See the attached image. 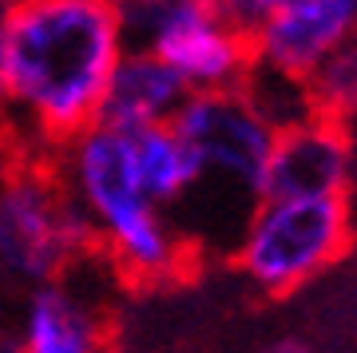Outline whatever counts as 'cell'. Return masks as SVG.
<instances>
[{"mask_svg":"<svg viewBox=\"0 0 357 353\" xmlns=\"http://www.w3.org/2000/svg\"><path fill=\"white\" fill-rule=\"evenodd\" d=\"M262 353H318L314 350V341L302 338V333H278V338H270L262 345Z\"/></svg>","mask_w":357,"mask_h":353,"instance_id":"obj_15","label":"cell"},{"mask_svg":"<svg viewBox=\"0 0 357 353\" xmlns=\"http://www.w3.org/2000/svg\"><path fill=\"white\" fill-rule=\"evenodd\" d=\"M310 96L321 115H333L342 123L357 119V32L310 76Z\"/></svg>","mask_w":357,"mask_h":353,"instance_id":"obj_13","label":"cell"},{"mask_svg":"<svg viewBox=\"0 0 357 353\" xmlns=\"http://www.w3.org/2000/svg\"><path fill=\"white\" fill-rule=\"evenodd\" d=\"M171 127L187 143V151L199 167V183L187 195V202L218 195V199H234V206L250 211L262 190L274 127L246 100V91H191L178 115L171 119Z\"/></svg>","mask_w":357,"mask_h":353,"instance_id":"obj_5","label":"cell"},{"mask_svg":"<svg viewBox=\"0 0 357 353\" xmlns=\"http://www.w3.org/2000/svg\"><path fill=\"white\" fill-rule=\"evenodd\" d=\"M354 183V131L333 115H306L274 131L258 199H345Z\"/></svg>","mask_w":357,"mask_h":353,"instance_id":"obj_8","label":"cell"},{"mask_svg":"<svg viewBox=\"0 0 357 353\" xmlns=\"http://www.w3.org/2000/svg\"><path fill=\"white\" fill-rule=\"evenodd\" d=\"M270 4H274V0H203L206 13L215 16V20H222L230 32L246 36V40H255V32L266 24Z\"/></svg>","mask_w":357,"mask_h":353,"instance_id":"obj_14","label":"cell"},{"mask_svg":"<svg viewBox=\"0 0 357 353\" xmlns=\"http://www.w3.org/2000/svg\"><path fill=\"white\" fill-rule=\"evenodd\" d=\"M91 230L96 258L131 290L175 286L199 266L178 223L143 195L123 127L91 123L52 155Z\"/></svg>","mask_w":357,"mask_h":353,"instance_id":"obj_2","label":"cell"},{"mask_svg":"<svg viewBox=\"0 0 357 353\" xmlns=\"http://www.w3.org/2000/svg\"><path fill=\"white\" fill-rule=\"evenodd\" d=\"M131 48L159 56L187 84V91L243 88V80L255 68L250 40L215 20L203 8V0H167Z\"/></svg>","mask_w":357,"mask_h":353,"instance_id":"obj_6","label":"cell"},{"mask_svg":"<svg viewBox=\"0 0 357 353\" xmlns=\"http://www.w3.org/2000/svg\"><path fill=\"white\" fill-rule=\"evenodd\" d=\"M123 135H128V155L143 195L155 206H163L167 215H175L187 202V195L195 190V183H199V167H195L187 143L175 135L171 123L131 127Z\"/></svg>","mask_w":357,"mask_h":353,"instance_id":"obj_11","label":"cell"},{"mask_svg":"<svg viewBox=\"0 0 357 353\" xmlns=\"http://www.w3.org/2000/svg\"><path fill=\"white\" fill-rule=\"evenodd\" d=\"M128 52L112 0H0L8 80V155H56L100 123L103 96Z\"/></svg>","mask_w":357,"mask_h":353,"instance_id":"obj_1","label":"cell"},{"mask_svg":"<svg viewBox=\"0 0 357 353\" xmlns=\"http://www.w3.org/2000/svg\"><path fill=\"white\" fill-rule=\"evenodd\" d=\"M243 91L274 131L318 112L314 96H310V80L282 76V72H270V68H258V63L250 68V76L243 80Z\"/></svg>","mask_w":357,"mask_h":353,"instance_id":"obj_12","label":"cell"},{"mask_svg":"<svg viewBox=\"0 0 357 353\" xmlns=\"http://www.w3.org/2000/svg\"><path fill=\"white\" fill-rule=\"evenodd\" d=\"M187 96H191L187 84L159 56H151L143 48H128L112 72L100 119L112 127H123V131L171 123L178 115V107L187 103Z\"/></svg>","mask_w":357,"mask_h":353,"instance_id":"obj_10","label":"cell"},{"mask_svg":"<svg viewBox=\"0 0 357 353\" xmlns=\"http://www.w3.org/2000/svg\"><path fill=\"white\" fill-rule=\"evenodd\" d=\"M8 310L13 322L0 326L8 333L13 353H119L112 310L100 294L84 290V266Z\"/></svg>","mask_w":357,"mask_h":353,"instance_id":"obj_7","label":"cell"},{"mask_svg":"<svg viewBox=\"0 0 357 353\" xmlns=\"http://www.w3.org/2000/svg\"><path fill=\"white\" fill-rule=\"evenodd\" d=\"M349 246V199H258L227 258L258 294L290 298L333 270Z\"/></svg>","mask_w":357,"mask_h":353,"instance_id":"obj_4","label":"cell"},{"mask_svg":"<svg viewBox=\"0 0 357 353\" xmlns=\"http://www.w3.org/2000/svg\"><path fill=\"white\" fill-rule=\"evenodd\" d=\"M357 32V0H274L250 52L258 68L310 80Z\"/></svg>","mask_w":357,"mask_h":353,"instance_id":"obj_9","label":"cell"},{"mask_svg":"<svg viewBox=\"0 0 357 353\" xmlns=\"http://www.w3.org/2000/svg\"><path fill=\"white\" fill-rule=\"evenodd\" d=\"M8 127V80H4V56H0V139Z\"/></svg>","mask_w":357,"mask_h":353,"instance_id":"obj_16","label":"cell"},{"mask_svg":"<svg viewBox=\"0 0 357 353\" xmlns=\"http://www.w3.org/2000/svg\"><path fill=\"white\" fill-rule=\"evenodd\" d=\"M4 159H8V151H4V143H0V167H4Z\"/></svg>","mask_w":357,"mask_h":353,"instance_id":"obj_17","label":"cell"},{"mask_svg":"<svg viewBox=\"0 0 357 353\" xmlns=\"http://www.w3.org/2000/svg\"><path fill=\"white\" fill-rule=\"evenodd\" d=\"M88 258L96 242L52 155H8L0 167V306L64 282Z\"/></svg>","mask_w":357,"mask_h":353,"instance_id":"obj_3","label":"cell"}]
</instances>
